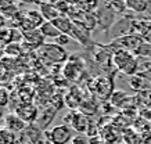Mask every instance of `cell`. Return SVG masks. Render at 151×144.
I'll list each match as a JSON object with an SVG mask.
<instances>
[{"label": "cell", "mask_w": 151, "mask_h": 144, "mask_svg": "<svg viewBox=\"0 0 151 144\" xmlns=\"http://www.w3.org/2000/svg\"><path fill=\"white\" fill-rule=\"evenodd\" d=\"M49 144H69L73 139V129L71 126L65 125H57L53 129L45 132Z\"/></svg>", "instance_id": "1"}, {"label": "cell", "mask_w": 151, "mask_h": 144, "mask_svg": "<svg viewBox=\"0 0 151 144\" xmlns=\"http://www.w3.org/2000/svg\"><path fill=\"white\" fill-rule=\"evenodd\" d=\"M37 53L42 58L50 61L53 64H57V62H63L68 58V53L63 49V47L57 46L54 43H45L42 47L37 49Z\"/></svg>", "instance_id": "2"}, {"label": "cell", "mask_w": 151, "mask_h": 144, "mask_svg": "<svg viewBox=\"0 0 151 144\" xmlns=\"http://www.w3.org/2000/svg\"><path fill=\"white\" fill-rule=\"evenodd\" d=\"M143 43H144V40H143V37L140 36V35H133V33H130V35H126V36L114 39V40L111 42L110 46L116 47V50L122 49V50H128V51L134 53Z\"/></svg>", "instance_id": "3"}, {"label": "cell", "mask_w": 151, "mask_h": 144, "mask_svg": "<svg viewBox=\"0 0 151 144\" xmlns=\"http://www.w3.org/2000/svg\"><path fill=\"white\" fill-rule=\"evenodd\" d=\"M65 125L71 126L73 130H76L79 135L81 133H86L87 128H89V119L83 112H76V111H71L68 115L64 118Z\"/></svg>", "instance_id": "4"}, {"label": "cell", "mask_w": 151, "mask_h": 144, "mask_svg": "<svg viewBox=\"0 0 151 144\" xmlns=\"http://www.w3.org/2000/svg\"><path fill=\"white\" fill-rule=\"evenodd\" d=\"M96 13V18H97V25H100L103 29H105L107 32H110V29L112 28V25H114L116 21H115V13L112 10L108 7V6L105 4V7H101L99 9Z\"/></svg>", "instance_id": "5"}, {"label": "cell", "mask_w": 151, "mask_h": 144, "mask_svg": "<svg viewBox=\"0 0 151 144\" xmlns=\"http://www.w3.org/2000/svg\"><path fill=\"white\" fill-rule=\"evenodd\" d=\"M134 60H136V57H134V53H132V51L119 49V50H115L112 53V62H114L115 68L119 69L121 72H124L126 69V67L129 64H132Z\"/></svg>", "instance_id": "6"}, {"label": "cell", "mask_w": 151, "mask_h": 144, "mask_svg": "<svg viewBox=\"0 0 151 144\" xmlns=\"http://www.w3.org/2000/svg\"><path fill=\"white\" fill-rule=\"evenodd\" d=\"M28 123L19 118L15 112H10L6 115V119H4V128H7L9 130H11L13 133L15 135H19V133H22L24 130L27 129Z\"/></svg>", "instance_id": "7"}, {"label": "cell", "mask_w": 151, "mask_h": 144, "mask_svg": "<svg viewBox=\"0 0 151 144\" xmlns=\"http://www.w3.org/2000/svg\"><path fill=\"white\" fill-rule=\"evenodd\" d=\"M55 114H57V110H55L54 107H51V105H47L46 108H43L42 111H39V115H37V119H36V123H35V125H36L39 129L43 130V132H46L47 126L53 122Z\"/></svg>", "instance_id": "8"}, {"label": "cell", "mask_w": 151, "mask_h": 144, "mask_svg": "<svg viewBox=\"0 0 151 144\" xmlns=\"http://www.w3.org/2000/svg\"><path fill=\"white\" fill-rule=\"evenodd\" d=\"M24 133H25L28 141L31 144H49L46 136H45V132L42 129H39L35 123L28 125L27 129L24 130Z\"/></svg>", "instance_id": "9"}, {"label": "cell", "mask_w": 151, "mask_h": 144, "mask_svg": "<svg viewBox=\"0 0 151 144\" xmlns=\"http://www.w3.org/2000/svg\"><path fill=\"white\" fill-rule=\"evenodd\" d=\"M15 114H17L25 123L32 125L33 122H36L39 111H37V108L35 107L33 104H22V105L15 111Z\"/></svg>", "instance_id": "10"}, {"label": "cell", "mask_w": 151, "mask_h": 144, "mask_svg": "<svg viewBox=\"0 0 151 144\" xmlns=\"http://www.w3.org/2000/svg\"><path fill=\"white\" fill-rule=\"evenodd\" d=\"M132 32H133L132 21H129L128 18H122V19H119V21H116V22L112 25V28L110 29V33H112V37H114V39L130 35Z\"/></svg>", "instance_id": "11"}, {"label": "cell", "mask_w": 151, "mask_h": 144, "mask_svg": "<svg viewBox=\"0 0 151 144\" xmlns=\"http://www.w3.org/2000/svg\"><path fill=\"white\" fill-rule=\"evenodd\" d=\"M112 87H114V85H112V80L110 78H107V76H101V78H97L94 80V92L97 93V96L101 98H108L110 97V94L112 93Z\"/></svg>", "instance_id": "12"}, {"label": "cell", "mask_w": 151, "mask_h": 144, "mask_svg": "<svg viewBox=\"0 0 151 144\" xmlns=\"http://www.w3.org/2000/svg\"><path fill=\"white\" fill-rule=\"evenodd\" d=\"M39 13L45 18V21H50V22L61 15L57 6L53 3H49V1H39Z\"/></svg>", "instance_id": "13"}, {"label": "cell", "mask_w": 151, "mask_h": 144, "mask_svg": "<svg viewBox=\"0 0 151 144\" xmlns=\"http://www.w3.org/2000/svg\"><path fill=\"white\" fill-rule=\"evenodd\" d=\"M71 36H72V39L76 43H79V44H82L85 47H89L90 44H93L92 37H90V31H87V29L82 28L79 25L73 27L72 32H71Z\"/></svg>", "instance_id": "14"}, {"label": "cell", "mask_w": 151, "mask_h": 144, "mask_svg": "<svg viewBox=\"0 0 151 144\" xmlns=\"http://www.w3.org/2000/svg\"><path fill=\"white\" fill-rule=\"evenodd\" d=\"M51 22L54 24V27L58 29L61 33H65V35H69V36H71V32H72L73 27H75L73 21L65 14H61L58 18H55L54 21H51Z\"/></svg>", "instance_id": "15"}, {"label": "cell", "mask_w": 151, "mask_h": 144, "mask_svg": "<svg viewBox=\"0 0 151 144\" xmlns=\"http://www.w3.org/2000/svg\"><path fill=\"white\" fill-rule=\"evenodd\" d=\"M39 31H40V33L43 35V37H45L46 40H53V39H55L57 36L61 35V32L55 28L54 24L50 22V21H46V22L39 28Z\"/></svg>", "instance_id": "16"}, {"label": "cell", "mask_w": 151, "mask_h": 144, "mask_svg": "<svg viewBox=\"0 0 151 144\" xmlns=\"http://www.w3.org/2000/svg\"><path fill=\"white\" fill-rule=\"evenodd\" d=\"M128 10L133 13H144L150 6V0H125Z\"/></svg>", "instance_id": "17"}, {"label": "cell", "mask_w": 151, "mask_h": 144, "mask_svg": "<svg viewBox=\"0 0 151 144\" xmlns=\"http://www.w3.org/2000/svg\"><path fill=\"white\" fill-rule=\"evenodd\" d=\"M24 17H25L29 22L32 24L35 29H39L43 24L46 22V21H45V18L42 17V14L39 13V11H36V10H29V11H27V13L24 14Z\"/></svg>", "instance_id": "18"}, {"label": "cell", "mask_w": 151, "mask_h": 144, "mask_svg": "<svg viewBox=\"0 0 151 144\" xmlns=\"http://www.w3.org/2000/svg\"><path fill=\"white\" fill-rule=\"evenodd\" d=\"M0 144H18V136L4 126H0Z\"/></svg>", "instance_id": "19"}, {"label": "cell", "mask_w": 151, "mask_h": 144, "mask_svg": "<svg viewBox=\"0 0 151 144\" xmlns=\"http://www.w3.org/2000/svg\"><path fill=\"white\" fill-rule=\"evenodd\" d=\"M107 6L110 7L115 14H124L125 11H128V6L125 0H108Z\"/></svg>", "instance_id": "20"}, {"label": "cell", "mask_w": 151, "mask_h": 144, "mask_svg": "<svg viewBox=\"0 0 151 144\" xmlns=\"http://www.w3.org/2000/svg\"><path fill=\"white\" fill-rule=\"evenodd\" d=\"M22 51V43H10L6 46V54L10 57H18Z\"/></svg>", "instance_id": "21"}, {"label": "cell", "mask_w": 151, "mask_h": 144, "mask_svg": "<svg viewBox=\"0 0 151 144\" xmlns=\"http://www.w3.org/2000/svg\"><path fill=\"white\" fill-rule=\"evenodd\" d=\"M129 85L134 90H142L146 86V78L143 75H133V76H130V79H129Z\"/></svg>", "instance_id": "22"}, {"label": "cell", "mask_w": 151, "mask_h": 144, "mask_svg": "<svg viewBox=\"0 0 151 144\" xmlns=\"http://www.w3.org/2000/svg\"><path fill=\"white\" fill-rule=\"evenodd\" d=\"M72 42H75L72 39V36H69V35H65V33H61L60 36H57L55 39H53V40H50V43H54V44H57V46L60 47H67L68 44H71Z\"/></svg>", "instance_id": "23"}, {"label": "cell", "mask_w": 151, "mask_h": 144, "mask_svg": "<svg viewBox=\"0 0 151 144\" xmlns=\"http://www.w3.org/2000/svg\"><path fill=\"white\" fill-rule=\"evenodd\" d=\"M134 56H142V57H151V43H143L137 50L134 51Z\"/></svg>", "instance_id": "24"}, {"label": "cell", "mask_w": 151, "mask_h": 144, "mask_svg": "<svg viewBox=\"0 0 151 144\" xmlns=\"http://www.w3.org/2000/svg\"><path fill=\"white\" fill-rule=\"evenodd\" d=\"M69 144H90V139H89V136L87 135L81 133V135L73 136L72 141H71Z\"/></svg>", "instance_id": "25"}, {"label": "cell", "mask_w": 151, "mask_h": 144, "mask_svg": "<svg viewBox=\"0 0 151 144\" xmlns=\"http://www.w3.org/2000/svg\"><path fill=\"white\" fill-rule=\"evenodd\" d=\"M9 102V93L6 92V89L0 87V107H4Z\"/></svg>", "instance_id": "26"}, {"label": "cell", "mask_w": 151, "mask_h": 144, "mask_svg": "<svg viewBox=\"0 0 151 144\" xmlns=\"http://www.w3.org/2000/svg\"><path fill=\"white\" fill-rule=\"evenodd\" d=\"M15 4V0H0V10L6 9V7H10V6Z\"/></svg>", "instance_id": "27"}, {"label": "cell", "mask_w": 151, "mask_h": 144, "mask_svg": "<svg viewBox=\"0 0 151 144\" xmlns=\"http://www.w3.org/2000/svg\"><path fill=\"white\" fill-rule=\"evenodd\" d=\"M90 139V144H105V140L100 139L99 136H94V137H89Z\"/></svg>", "instance_id": "28"}, {"label": "cell", "mask_w": 151, "mask_h": 144, "mask_svg": "<svg viewBox=\"0 0 151 144\" xmlns=\"http://www.w3.org/2000/svg\"><path fill=\"white\" fill-rule=\"evenodd\" d=\"M4 54H6V46H4V44H1V43H0V61L3 60V57H4Z\"/></svg>", "instance_id": "29"}, {"label": "cell", "mask_w": 151, "mask_h": 144, "mask_svg": "<svg viewBox=\"0 0 151 144\" xmlns=\"http://www.w3.org/2000/svg\"><path fill=\"white\" fill-rule=\"evenodd\" d=\"M3 28H6V18L0 14V29H3Z\"/></svg>", "instance_id": "30"}]
</instances>
